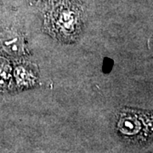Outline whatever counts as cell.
Returning <instances> with one entry per match:
<instances>
[{
	"mask_svg": "<svg viewBox=\"0 0 153 153\" xmlns=\"http://www.w3.org/2000/svg\"><path fill=\"white\" fill-rule=\"evenodd\" d=\"M109 63H106L105 61V66H104V70L105 71H110L111 69V66H112V61L111 60H110L108 61Z\"/></svg>",
	"mask_w": 153,
	"mask_h": 153,
	"instance_id": "cell-3",
	"label": "cell"
},
{
	"mask_svg": "<svg viewBox=\"0 0 153 153\" xmlns=\"http://www.w3.org/2000/svg\"><path fill=\"white\" fill-rule=\"evenodd\" d=\"M50 16L51 22L57 32L69 36L77 27L80 11L76 4L71 0H65L55 6Z\"/></svg>",
	"mask_w": 153,
	"mask_h": 153,
	"instance_id": "cell-1",
	"label": "cell"
},
{
	"mask_svg": "<svg viewBox=\"0 0 153 153\" xmlns=\"http://www.w3.org/2000/svg\"><path fill=\"white\" fill-rule=\"evenodd\" d=\"M1 45L6 52L11 55H21L24 51L23 40L16 33H6L1 39Z\"/></svg>",
	"mask_w": 153,
	"mask_h": 153,
	"instance_id": "cell-2",
	"label": "cell"
}]
</instances>
